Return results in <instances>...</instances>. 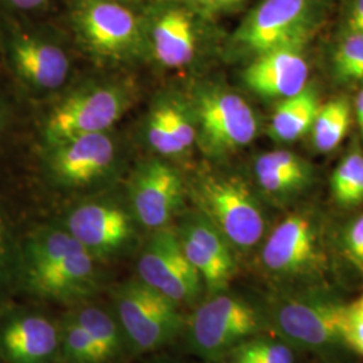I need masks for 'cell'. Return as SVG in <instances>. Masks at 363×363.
I'll use <instances>...</instances> for the list:
<instances>
[{
    "label": "cell",
    "mask_w": 363,
    "mask_h": 363,
    "mask_svg": "<svg viewBox=\"0 0 363 363\" xmlns=\"http://www.w3.org/2000/svg\"><path fill=\"white\" fill-rule=\"evenodd\" d=\"M19 276L30 292L76 301L96 291V259L66 229L33 230L21 245Z\"/></svg>",
    "instance_id": "6da1fadb"
},
{
    "label": "cell",
    "mask_w": 363,
    "mask_h": 363,
    "mask_svg": "<svg viewBox=\"0 0 363 363\" xmlns=\"http://www.w3.org/2000/svg\"><path fill=\"white\" fill-rule=\"evenodd\" d=\"M0 57L13 84L31 94L57 91L70 73L58 43L11 16L0 18Z\"/></svg>",
    "instance_id": "7a4b0ae2"
},
{
    "label": "cell",
    "mask_w": 363,
    "mask_h": 363,
    "mask_svg": "<svg viewBox=\"0 0 363 363\" xmlns=\"http://www.w3.org/2000/svg\"><path fill=\"white\" fill-rule=\"evenodd\" d=\"M320 18V0H262L238 26L232 45L253 58L280 48H303Z\"/></svg>",
    "instance_id": "3957f363"
},
{
    "label": "cell",
    "mask_w": 363,
    "mask_h": 363,
    "mask_svg": "<svg viewBox=\"0 0 363 363\" xmlns=\"http://www.w3.org/2000/svg\"><path fill=\"white\" fill-rule=\"evenodd\" d=\"M73 27L82 46L103 61H124L143 49L144 21L121 0H74Z\"/></svg>",
    "instance_id": "277c9868"
},
{
    "label": "cell",
    "mask_w": 363,
    "mask_h": 363,
    "mask_svg": "<svg viewBox=\"0 0 363 363\" xmlns=\"http://www.w3.org/2000/svg\"><path fill=\"white\" fill-rule=\"evenodd\" d=\"M132 104V91L123 84H100L67 96L45 118L43 147L66 139L108 132Z\"/></svg>",
    "instance_id": "5b68a950"
},
{
    "label": "cell",
    "mask_w": 363,
    "mask_h": 363,
    "mask_svg": "<svg viewBox=\"0 0 363 363\" xmlns=\"http://www.w3.org/2000/svg\"><path fill=\"white\" fill-rule=\"evenodd\" d=\"M115 308L125 340L140 352L169 345L184 328L179 304L140 280L117 288Z\"/></svg>",
    "instance_id": "8992f818"
},
{
    "label": "cell",
    "mask_w": 363,
    "mask_h": 363,
    "mask_svg": "<svg viewBox=\"0 0 363 363\" xmlns=\"http://www.w3.org/2000/svg\"><path fill=\"white\" fill-rule=\"evenodd\" d=\"M195 198L230 245L250 249L264 235L265 220L247 183L237 177L208 175L195 184Z\"/></svg>",
    "instance_id": "52a82bcc"
},
{
    "label": "cell",
    "mask_w": 363,
    "mask_h": 363,
    "mask_svg": "<svg viewBox=\"0 0 363 363\" xmlns=\"http://www.w3.org/2000/svg\"><path fill=\"white\" fill-rule=\"evenodd\" d=\"M191 111L196 138L211 155H225L245 147L259 130L252 106L241 96L226 89H202L195 96Z\"/></svg>",
    "instance_id": "ba28073f"
},
{
    "label": "cell",
    "mask_w": 363,
    "mask_h": 363,
    "mask_svg": "<svg viewBox=\"0 0 363 363\" xmlns=\"http://www.w3.org/2000/svg\"><path fill=\"white\" fill-rule=\"evenodd\" d=\"M259 328V315L253 307L220 292L211 295L193 313L189 327L190 345L202 358L218 359L253 337Z\"/></svg>",
    "instance_id": "9c48e42d"
},
{
    "label": "cell",
    "mask_w": 363,
    "mask_h": 363,
    "mask_svg": "<svg viewBox=\"0 0 363 363\" xmlns=\"http://www.w3.org/2000/svg\"><path fill=\"white\" fill-rule=\"evenodd\" d=\"M139 280L177 304H193L203 288L199 273L186 257L178 232L155 230L138 261Z\"/></svg>",
    "instance_id": "30bf717a"
},
{
    "label": "cell",
    "mask_w": 363,
    "mask_h": 363,
    "mask_svg": "<svg viewBox=\"0 0 363 363\" xmlns=\"http://www.w3.org/2000/svg\"><path fill=\"white\" fill-rule=\"evenodd\" d=\"M342 306L322 292L291 296L273 310V323L286 343L306 350H323L340 342L337 319Z\"/></svg>",
    "instance_id": "8fae6325"
},
{
    "label": "cell",
    "mask_w": 363,
    "mask_h": 363,
    "mask_svg": "<svg viewBox=\"0 0 363 363\" xmlns=\"http://www.w3.org/2000/svg\"><path fill=\"white\" fill-rule=\"evenodd\" d=\"M43 160L49 175L65 186H85L105 177L113 169L117 145L108 132L79 135L43 147Z\"/></svg>",
    "instance_id": "7c38bea8"
},
{
    "label": "cell",
    "mask_w": 363,
    "mask_h": 363,
    "mask_svg": "<svg viewBox=\"0 0 363 363\" xmlns=\"http://www.w3.org/2000/svg\"><path fill=\"white\" fill-rule=\"evenodd\" d=\"M183 193L179 172L163 159L144 162L130 179L133 214L143 226L152 230L169 226L183 203Z\"/></svg>",
    "instance_id": "4fadbf2b"
},
{
    "label": "cell",
    "mask_w": 363,
    "mask_h": 363,
    "mask_svg": "<svg viewBox=\"0 0 363 363\" xmlns=\"http://www.w3.org/2000/svg\"><path fill=\"white\" fill-rule=\"evenodd\" d=\"M183 0H162L144 22L145 42L160 65L182 67L193 61L198 46V18Z\"/></svg>",
    "instance_id": "5bb4252c"
},
{
    "label": "cell",
    "mask_w": 363,
    "mask_h": 363,
    "mask_svg": "<svg viewBox=\"0 0 363 363\" xmlns=\"http://www.w3.org/2000/svg\"><path fill=\"white\" fill-rule=\"evenodd\" d=\"M60 355V327L22 307L0 312V359L4 363H52Z\"/></svg>",
    "instance_id": "9a60e30c"
},
{
    "label": "cell",
    "mask_w": 363,
    "mask_h": 363,
    "mask_svg": "<svg viewBox=\"0 0 363 363\" xmlns=\"http://www.w3.org/2000/svg\"><path fill=\"white\" fill-rule=\"evenodd\" d=\"M178 237L186 257L199 273L208 294L223 292L235 272L232 245L225 235L202 214L184 220Z\"/></svg>",
    "instance_id": "2e32d148"
},
{
    "label": "cell",
    "mask_w": 363,
    "mask_h": 363,
    "mask_svg": "<svg viewBox=\"0 0 363 363\" xmlns=\"http://www.w3.org/2000/svg\"><path fill=\"white\" fill-rule=\"evenodd\" d=\"M66 230L94 259L112 257L128 247L133 237L128 213L109 202L79 205L67 216Z\"/></svg>",
    "instance_id": "e0dca14e"
},
{
    "label": "cell",
    "mask_w": 363,
    "mask_h": 363,
    "mask_svg": "<svg viewBox=\"0 0 363 363\" xmlns=\"http://www.w3.org/2000/svg\"><path fill=\"white\" fill-rule=\"evenodd\" d=\"M267 271L277 276H298L315 271L320 262L311 220L294 214L280 222L261 252Z\"/></svg>",
    "instance_id": "ac0fdd59"
},
{
    "label": "cell",
    "mask_w": 363,
    "mask_h": 363,
    "mask_svg": "<svg viewBox=\"0 0 363 363\" xmlns=\"http://www.w3.org/2000/svg\"><path fill=\"white\" fill-rule=\"evenodd\" d=\"M303 48H280L253 58L244 73L247 86L262 97L288 99L307 86Z\"/></svg>",
    "instance_id": "d6986e66"
},
{
    "label": "cell",
    "mask_w": 363,
    "mask_h": 363,
    "mask_svg": "<svg viewBox=\"0 0 363 363\" xmlns=\"http://www.w3.org/2000/svg\"><path fill=\"white\" fill-rule=\"evenodd\" d=\"M150 147L162 156H179L196 140V125L191 106L178 97H163L150 111L145 125Z\"/></svg>",
    "instance_id": "ffe728a7"
},
{
    "label": "cell",
    "mask_w": 363,
    "mask_h": 363,
    "mask_svg": "<svg viewBox=\"0 0 363 363\" xmlns=\"http://www.w3.org/2000/svg\"><path fill=\"white\" fill-rule=\"evenodd\" d=\"M320 109L316 93L306 86L277 105L271 120V135L280 142H294L312 130Z\"/></svg>",
    "instance_id": "44dd1931"
},
{
    "label": "cell",
    "mask_w": 363,
    "mask_h": 363,
    "mask_svg": "<svg viewBox=\"0 0 363 363\" xmlns=\"http://www.w3.org/2000/svg\"><path fill=\"white\" fill-rule=\"evenodd\" d=\"M81 327L91 335L104 357L105 362L116 358L124 345V333L116 316L100 306L88 304L70 313Z\"/></svg>",
    "instance_id": "7402d4cb"
},
{
    "label": "cell",
    "mask_w": 363,
    "mask_h": 363,
    "mask_svg": "<svg viewBox=\"0 0 363 363\" xmlns=\"http://www.w3.org/2000/svg\"><path fill=\"white\" fill-rule=\"evenodd\" d=\"M351 123V108L346 99H335L320 105L312 127L315 147L328 152L335 150L345 139Z\"/></svg>",
    "instance_id": "603a6c76"
},
{
    "label": "cell",
    "mask_w": 363,
    "mask_h": 363,
    "mask_svg": "<svg viewBox=\"0 0 363 363\" xmlns=\"http://www.w3.org/2000/svg\"><path fill=\"white\" fill-rule=\"evenodd\" d=\"M60 355L65 363H105L91 335L72 315L60 327Z\"/></svg>",
    "instance_id": "cb8c5ba5"
},
{
    "label": "cell",
    "mask_w": 363,
    "mask_h": 363,
    "mask_svg": "<svg viewBox=\"0 0 363 363\" xmlns=\"http://www.w3.org/2000/svg\"><path fill=\"white\" fill-rule=\"evenodd\" d=\"M333 193L340 205L354 206L363 202V155L352 152L334 171Z\"/></svg>",
    "instance_id": "d4e9b609"
},
{
    "label": "cell",
    "mask_w": 363,
    "mask_h": 363,
    "mask_svg": "<svg viewBox=\"0 0 363 363\" xmlns=\"http://www.w3.org/2000/svg\"><path fill=\"white\" fill-rule=\"evenodd\" d=\"M335 72L345 81H363V34L346 28L334 55Z\"/></svg>",
    "instance_id": "484cf974"
},
{
    "label": "cell",
    "mask_w": 363,
    "mask_h": 363,
    "mask_svg": "<svg viewBox=\"0 0 363 363\" xmlns=\"http://www.w3.org/2000/svg\"><path fill=\"white\" fill-rule=\"evenodd\" d=\"M21 245L16 244L10 218L0 205V288L9 284L15 274L19 276Z\"/></svg>",
    "instance_id": "4316f807"
},
{
    "label": "cell",
    "mask_w": 363,
    "mask_h": 363,
    "mask_svg": "<svg viewBox=\"0 0 363 363\" xmlns=\"http://www.w3.org/2000/svg\"><path fill=\"white\" fill-rule=\"evenodd\" d=\"M340 342L363 355V294L349 304H343L337 319Z\"/></svg>",
    "instance_id": "83f0119b"
},
{
    "label": "cell",
    "mask_w": 363,
    "mask_h": 363,
    "mask_svg": "<svg viewBox=\"0 0 363 363\" xmlns=\"http://www.w3.org/2000/svg\"><path fill=\"white\" fill-rule=\"evenodd\" d=\"M235 354L253 363H295L288 345L269 339H256L242 343L235 349Z\"/></svg>",
    "instance_id": "f1b7e54d"
},
{
    "label": "cell",
    "mask_w": 363,
    "mask_h": 363,
    "mask_svg": "<svg viewBox=\"0 0 363 363\" xmlns=\"http://www.w3.org/2000/svg\"><path fill=\"white\" fill-rule=\"evenodd\" d=\"M259 187L271 195H288L303 189L310 178L274 169L255 167Z\"/></svg>",
    "instance_id": "f546056e"
},
{
    "label": "cell",
    "mask_w": 363,
    "mask_h": 363,
    "mask_svg": "<svg viewBox=\"0 0 363 363\" xmlns=\"http://www.w3.org/2000/svg\"><path fill=\"white\" fill-rule=\"evenodd\" d=\"M255 167L274 169L288 174H295L310 178V166L298 155L289 151H272L262 154L257 159Z\"/></svg>",
    "instance_id": "4dcf8cb0"
},
{
    "label": "cell",
    "mask_w": 363,
    "mask_h": 363,
    "mask_svg": "<svg viewBox=\"0 0 363 363\" xmlns=\"http://www.w3.org/2000/svg\"><path fill=\"white\" fill-rule=\"evenodd\" d=\"M194 11L202 16H213L217 13H229L238 9L245 0H183Z\"/></svg>",
    "instance_id": "1f68e13d"
},
{
    "label": "cell",
    "mask_w": 363,
    "mask_h": 363,
    "mask_svg": "<svg viewBox=\"0 0 363 363\" xmlns=\"http://www.w3.org/2000/svg\"><path fill=\"white\" fill-rule=\"evenodd\" d=\"M15 108L6 89L0 86V145L4 143L13 128Z\"/></svg>",
    "instance_id": "d6a6232c"
},
{
    "label": "cell",
    "mask_w": 363,
    "mask_h": 363,
    "mask_svg": "<svg viewBox=\"0 0 363 363\" xmlns=\"http://www.w3.org/2000/svg\"><path fill=\"white\" fill-rule=\"evenodd\" d=\"M346 244L352 259L363 265V216L351 225L346 237Z\"/></svg>",
    "instance_id": "836d02e7"
},
{
    "label": "cell",
    "mask_w": 363,
    "mask_h": 363,
    "mask_svg": "<svg viewBox=\"0 0 363 363\" xmlns=\"http://www.w3.org/2000/svg\"><path fill=\"white\" fill-rule=\"evenodd\" d=\"M50 0H0V6L10 13H34L48 9Z\"/></svg>",
    "instance_id": "e575fe53"
},
{
    "label": "cell",
    "mask_w": 363,
    "mask_h": 363,
    "mask_svg": "<svg viewBox=\"0 0 363 363\" xmlns=\"http://www.w3.org/2000/svg\"><path fill=\"white\" fill-rule=\"evenodd\" d=\"M346 27L351 31L363 34V0H351Z\"/></svg>",
    "instance_id": "d590c367"
},
{
    "label": "cell",
    "mask_w": 363,
    "mask_h": 363,
    "mask_svg": "<svg viewBox=\"0 0 363 363\" xmlns=\"http://www.w3.org/2000/svg\"><path fill=\"white\" fill-rule=\"evenodd\" d=\"M357 118H358V124H359V128L363 133V89L357 97Z\"/></svg>",
    "instance_id": "8d00e7d4"
}]
</instances>
